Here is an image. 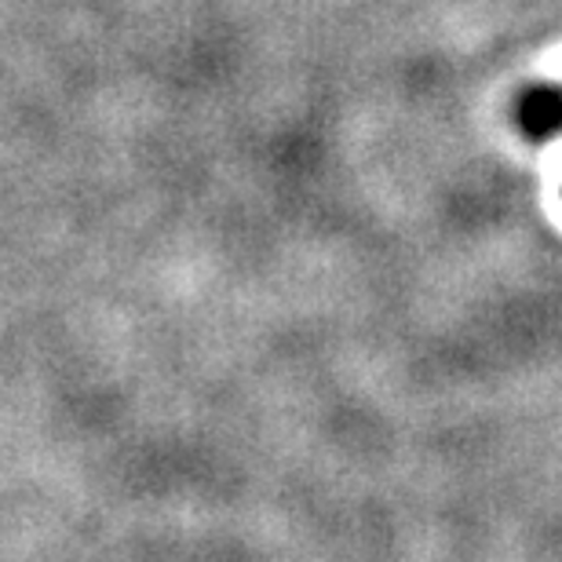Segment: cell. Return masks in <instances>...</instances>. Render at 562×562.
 Instances as JSON below:
<instances>
[{
  "mask_svg": "<svg viewBox=\"0 0 562 562\" xmlns=\"http://www.w3.org/2000/svg\"><path fill=\"white\" fill-rule=\"evenodd\" d=\"M519 125L530 139H548L562 128V92L559 88H530L519 103Z\"/></svg>",
  "mask_w": 562,
  "mask_h": 562,
  "instance_id": "cell-1",
  "label": "cell"
}]
</instances>
